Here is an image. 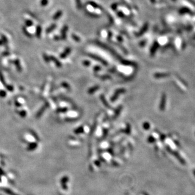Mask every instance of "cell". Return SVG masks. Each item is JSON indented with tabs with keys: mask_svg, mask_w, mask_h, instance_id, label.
<instances>
[{
	"mask_svg": "<svg viewBox=\"0 0 195 195\" xmlns=\"http://www.w3.org/2000/svg\"><path fill=\"white\" fill-rule=\"evenodd\" d=\"M68 26L67 25H64L62 28L61 31V38L62 40H65L66 38V32L68 31Z\"/></svg>",
	"mask_w": 195,
	"mask_h": 195,
	"instance_id": "6da1fadb",
	"label": "cell"
},
{
	"mask_svg": "<svg viewBox=\"0 0 195 195\" xmlns=\"http://www.w3.org/2000/svg\"><path fill=\"white\" fill-rule=\"evenodd\" d=\"M57 27V24H51L49 27H48L47 29L46 30V32L47 34H49L53 32L54 30L55 29V28Z\"/></svg>",
	"mask_w": 195,
	"mask_h": 195,
	"instance_id": "7a4b0ae2",
	"label": "cell"
},
{
	"mask_svg": "<svg viewBox=\"0 0 195 195\" xmlns=\"http://www.w3.org/2000/svg\"><path fill=\"white\" fill-rule=\"evenodd\" d=\"M62 15V10H58L54 15V16H53V19L54 20H58L60 17H61Z\"/></svg>",
	"mask_w": 195,
	"mask_h": 195,
	"instance_id": "3957f363",
	"label": "cell"
},
{
	"mask_svg": "<svg viewBox=\"0 0 195 195\" xmlns=\"http://www.w3.org/2000/svg\"><path fill=\"white\" fill-rule=\"evenodd\" d=\"M41 32H42V28L41 25H38V26L36 27V36L37 38H40Z\"/></svg>",
	"mask_w": 195,
	"mask_h": 195,
	"instance_id": "277c9868",
	"label": "cell"
},
{
	"mask_svg": "<svg viewBox=\"0 0 195 195\" xmlns=\"http://www.w3.org/2000/svg\"><path fill=\"white\" fill-rule=\"evenodd\" d=\"M22 31L23 32L24 34L25 35H26L27 37H28V38H32V35L29 33V32L27 31V30L26 29V28H25V26H23L22 27Z\"/></svg>",
	"mask_w": 195,
	"mask_h": 195,
	"instance_id": "5b68a950",
	"label": "cell"
},
{
	"mask_svg": "<svg viewBox=\"0 0 195 195\" xmlns=\"http://www.w3.org/2000/svg\"><path fill=\"white\" fill-rule=\"evenodd\" d=\"M24 24H25V25H26V27H30L33 25V22H32V20H25Z\"/></svg>",
	"mask_w": 195,
	"mask_h": 195,
	"instance_id": "8992f818",
	"label": "cell"
},
{
	"mask_svg": "<svg viewBox=\"0 0 195 195\" xmlns=\"http://www.w3.org/2000/svg\"><path fill=\"white\" fill-rule=\"evenodd\" d=\"M48 3H49L48 0H41L40 2L41 5L42 7H45L46 6H47Z\"/></svg>",
	"mask_w": 195,
	"mask_h": 195,
	"instance_id": "52a82bcc",
	"label": "cell"
},
{
	"mask_svg": "<svg viewBox=\"0 0 195 195\" xmlns=\"http://www.w3.org/2000/svg\"><path fill=\"white\" fill-rule=\"evenodd\" d=\"M1 39H2V41H3V43H4L5 44H7L8 43V39L7 38V37L4 35H1Z\"/></svg>",
	"mask_w": 195,
	"mask_h": 195,
	"instance_id": "ba28073f",
	"label": "cell"
},
{
	"mask_svg": "<svg viewBox=\"0 0 195 195\" xmlns=\"http://www.w3.org/2000/svg\"><path fill=\"white\" fill-rule=\"evenodd\" d=\"M72 37H73V38L74 39V40H77V41L79 40V38L78 36H76L75 34H72Z\"/></svg>",
	"mask_w": 195,
	"mask_h": 195,
	"instance_id": "9c48e42d",
	"label": "cell"
},
{
	"mask_svg": "<svg viewBox=\"0 0 195 195\" xmlns=\"http://www.w3.org/2000/svg\"><path fill=\"white\" fill-rule=\"evenodd\" d=\"M76 4H77V6L78 7V8H80L81 7V3H80V0H76Z\"/></svg>",
	"mask_w": 195,
	"mask_h": 195,
	"instance_id": "30bf717a",
	"label": "cell"
},
{
	"mask_svg": "<svg viewBox=\"0 0 195 195\" xmlns=\"http://www.w3.org/2000/svg\"><path fill=\"white\" fill-rule=\"evenodd\" d=\"M60 39H61V38H60V37L59 36H57V35H55V36H54V39L55 40H57V41H58V40H60Z\"/></svg>",
	"mask_w": 195,
	"mask_h": 195,
	"instance_id": "8fae6325",
	"label": "cell"
},
{
	"mask_svg": "<svg viewBox=\"0 0 195 195\" xmlns=\"http://www.w3.org/2000/svg\"><path fill=\"white\" fill-rule=\"evenodd\" d=\"M3 41L0 40V45L2 46V45H3Z\"/></svg>",
	"mask_w": 195,
	"mask_h": 195,
	"instance_id": "7c38bea8",
	"label": "cell"
}]
</instances>
